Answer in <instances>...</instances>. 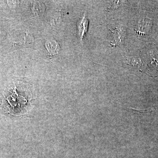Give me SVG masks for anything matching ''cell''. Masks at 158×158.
Returning <instances> with one entry per match:
<instances>
[{"instance_id": "obj_1", "label": "cell", "mask_w": 158, "mask_h": 158, "mask_svg": "<svg viewBox=\"0 0 158 158\" xmlns=\"http://www.w3.org/2000/svg\"><path fill=\"white\" fill-rule=\"evenodd\" d=\"M88 19H86L85 14H84L83 19L78 24V29L80 38L81 40L85 36V33H87L88 31Z\"/></svg>"}, {"instance_id": "obj_2", "label": "cell", "mask_w": 158, "mask_h": 158, "mask_svg": "<svg viewBox=\"0 0 158 158\" xmlns=\"http://www.w3.org/2000/svg\"><path fill=\"white\" fill-rule=\"evenodd\" d=\"M45 47L49 52L52 56L57 55L59 50V44L55 40H49L46 43Z\"/></svg>"}, {"instance_id": "obj_3", "label": "cell", "mask_w": 158, "mask_h": 158, "mask_svg": "<svg viewBox=\"0 0 158 158\" xmlns=\"http://www.w3.org/2000/svg\"><path fill=\"white\" fill-rule=\"evenodd\" d=\"M110 31H112L113 34V36L115 38V45H120L123 42V36H124V33L123 31L120 29L116 28L113 30V31L110 30Z\"/></svg>"}, {"instance_id": "obj_4", "label": "cell", "mask_w": 158, "mask_h": 158, "mask_svg": "<svg viewBox=\"0 0 158 158\" xmlns=\"http://www.w3.org/2000/svg\"><path fill=\"white\" fill-rule=\"evenodd\" d=\"M133 110H135V111H136V112H138V113H149V112H151L152 111L151 109H146V110H135V109H133Z\"/></svg>"}]
</instances>
